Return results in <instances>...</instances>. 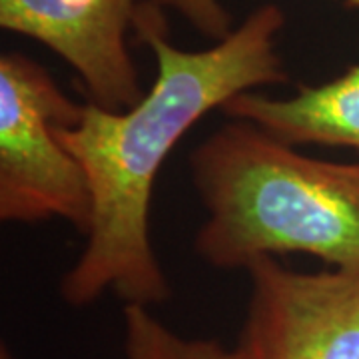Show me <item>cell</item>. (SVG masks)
<instances>
[{
	"instance_id": "obj_1",
	"label": "cell",
	"mask_w": 359,
	"mask_h": 359,
	"mask_svg": "<svg viewBox=\"0 0 359 359\" xmlns=\"http://www.w3.org/2000/svg\"><path fill=\"white\" fill-rule=\"evenodd\" d=\"M285 26L278 4H262L205 50H182L162 6L140 2L134 32L156 58L154 84L138 102L108 110L86 102L58 136L86 174L92 198L86 245L60 282L68 306L84 308L104 292L124 306H162L170 283L150 238L154 184L170 152L208 112L233 96L287 82L276 39Z\"/></svg>"
},
{
	"instance_id": "obj_2",
	"label": "cell",
	"mask_w": 359,
	"mask_h": 359,
	"mask_svg": "<svg viewBox=\"0 0 359 359\" xmlns=\"http://www.w3.org/2000/svg\"><path fill=\"white\" fill-rule=\"evenodd\" d=\"M190 166L208 212L194 250L212 268L302 254L359 271V164L311 158L231 120L194 150Z\"/></svg>"
},
{
	"instance_id": "obj_3",
	"label": "cell",
	"mask_w": 359,
	"mask_h": 359,
	"mask_svg": "<svg viewBox=\"0 0 359 359\" xmlns=\"http://www.w3.org/2000/svg\"><path fill=\"white\" fill-rule=\"evenodd\" d=\"M84 104L68 98L30 56H0V219H66L86 233L92 198L86 174L58 128L76 124Z\"/></svg>"
},
{
	"instance_id": "obj_4",
	"label": "cell",
	"mask_w": 359,
	"mask_h": 359,
	"mask_svg": "<svg viewBox=\"0 0 359 359\" xmlns=\"http://www.w3.org/2000/svg\"><path fill=\"white\" fill-rule=\"evenodd\" d=\"M236 359H359V271H295L278 257L248 268Z\"/></svg>"
},
{
	"instance_id": "obj_5",
	"label": "cell",
	"mask_w": 359,
	"mask_h": 359,
	"mask_svg": "<svg viewBox=\"0 0 359 359\" xmlns=\"http://www.w3.org/2000/svg\"><path fill=\"white\" fill-rule=\"evenodd\" d=\"M138 6V0H0V28L62 58L88 102L124 110L144 96L128 48Z\"/></svg>"
},
{
	"instance_id": "obj_6",
	"label": "cell",
	"mask_w": 359,
	"mask_h": 359,
	"mask_svg": "<svg viewBox=\"0 0 359 359\" xmlns=\"http://www.w3.org/2000/svg\"><path fill=\"white\" fill-rule=\"evenodd\" d=\"M222 112L292 146L318 144L359 152V65L318 86H299L287 98L242 92L224 104Z\"/></svg>"
},
{
	"instance_id": "obj_7",
	"label": "cell",
	"mask_w": 359,
	"mask_h": 359,
	"mask_svg": "<svg viewBox=\"0 0 359 359\" xmlns=\"http://www.w3.org/2000/svg\"><path fill=\"white\" fill-rule=\"evenodd\" d=\"M124 358L126 359H236L216 339L184 337L156 318L152 308L124 306Z\"/></svg>"
},
{
	"instance_id": "obj_8",
	"label": "cell",
	"mask_w": 359,
	"mask_h": 359,
	"mask_svg": "<svg viewBox=\"0 0 359 359\" xmlns=\"http://www.w3.org/2000/svg\"><path fill=\"white\" fill-rule=\"evenodd\" d=\"M162 8L182 14L204 36L222 40L231 32V16L219 0H152ZM347 6L359 8V0H341Z\"/></svg>"
}]
</instances>
